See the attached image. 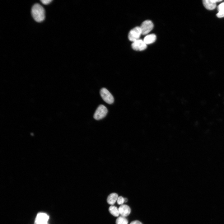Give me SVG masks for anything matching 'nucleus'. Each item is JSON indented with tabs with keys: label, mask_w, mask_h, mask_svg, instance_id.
Wrapping results in <instances>:
<instances>
[{
	"label": "nucleus",
	"mask_w": 224,
	"mask_h": 224,
	"mask_svg": "<svg viewBox=\"0 0 224 224\" xmlns=\"http://www.w3.org/2000/svg\"><path fill=\"white\" fill-rule=\"evenodd\" d=\"M125 202H127V199L126 198H125Z\"/></svg>",
	"instance_id": "nucleus-19"
},
{
	"label": "nucleus",
	"mask_w": 224,
	"mask_h": 224,
	"mask_svg": "<svg viewBox=\"0 0 224 224\" xmlns=\"http://www.w3.org/2000/svg\"><path fill=\"white\" fill-rule=\"evenodd\" d=\"M107 112V108L102 105H100L96 110L93 117L96 120H100L105 117Z\"/></svg>",
	"instance_id": "nucleus-2"
},
{
	"label": "nucleus",
	"mask_w": 224,
	"mask_h": 224,
	"mask_svg": "<svg viewBox=\"0 0 224 224\" xmlns=\"http://www.w3.org/2000/svg\"><path fill=\"white\" fill-rule=\"evenodd\" d=\"M115 222L116 224H128V221L125 217L120 216L117 217Z\"/></svg>",
	"instance_id": "nucleus-13"
},
{
	"label": "nucleus",
	"mask_w": 224,
	"mask_h": 224,
	"mask_svg": "<svg viewBox=\"0 0 224 224\" xmlns=\"http://www.w3.org/2000/svg\"><path fill=\"white\" fill-rule=\"evenodd\" d=\"M31 14L34 19L37 22L42 21L45 18V10L43 7L38 3L33 5L31 9Z\"/></svg>",
	"instance_id": "nucleus-1"
},
{
	"label": "nucleus",
	"mask_w": 224,
	"mask_h": 224,
	"mask_svg": "<svg viewBox=\"0 0 224 224\" xmlns=\"http://www.w3.org/2000/svg\"><path fill=\"white\" fill-rule=\"evenodd\" d=\"M118 195L115 193L110 194L107 198V202L109 204L112 205L117 202L118 198Z\"/></svg>",
	"instance_id": "nucleus-11"
},
{
	"label": "nucleus",
	"mask_w": 224,
	"mask_h": 224,
	"mask_svg": "<svg viewBox=\"0 0 224 224\" xmlns=\"http://www.w3.org/2000/svg\"><path fill=\"white\" fill-rule=\"evenodd\" d=\"M219 0H203V3L205 8L209 10H212L216 7V3L222 1Z\"/></svg>",
	"instance_id": "nucleus-8"
},
{
	"label": "nucleus",
	"mask_w": 224,
	"mask_h": 224,
	"mask_svg": "<svg viewBox=\"0 0 224 224\" xmlns=\"http://www.w3.org/2000/svg\"><path fill=\"white\" fill-rule=\"evenodd\" d=\"M52 1V0H41L40 1L44 4H49Z\"/></svg>",
	"instance_id": "nucleus-17"
},
{
	"label": "nucleus",
	"mask_w": 224,
	"mask_h": 224,
	"mask_svg": "<svg viewBox=\"0 0 224 224\" xmlns=\"http://www.w3.org/2000/svg\"><path fill=\"white\" fill-rule=\"evenodd\" d=\"M120 216L125 217L129 215L131 209L126 204L121 205L118 208Z\"/></svg>",
	"instance_id": "nucleus-9"
},
{
	"label": "nucleus",
	"mask_w": 224,
	"mask_h": 224,
	"mask_svg": "<svg viewBox=\"0 0 224 224\" xmlns=\"http://www.w3.org/2000/svg\"><path fill=\"white\" fill-rule=\"evenodd\" d=\"M142 35H146L150 32L153 29L154 25L150 20H146L142 22L140 26Z\"/></svg>",
	"instance_id": "nucleus-5"
},
{
	"label": "nucleus",
	"mask_w": 224,
	"mask_h": 224,
	"mask_svg": "<svg viewBox=\"0 0 224 224\" xmlns=\"http://www.w3.org/2000/svg\"><path fill=\"white\" fill-rule=\"evenodd\" d=\"M142 33L140 27L137 26L130 31L128 37L130 41L133 42L139 39Z\"/></svg>",
	"instance_id": "nucleus-3"
},
{
	"label": "nucleus",
	"mask_w": 224,
	"mask_h": 224,
	"mask_svg": "<svg viewBox=\"0 0 224 224\" xmlns=\"http://www.w3.org/2000/svg\"><path fill=\"white\" fill-rule=\"evenodd\" d=\"M216 15L218 18L224 17V9L219 11Z\"/></svg>",
	"instance_id": "nucleus-15"
},
{
	"label": "nucleus",
	"mask_w": 224,
	"mask_h": 224,
	"mask_svg": "<svg viewBox=\"0 0 224 224\" xmlns=\"http://www.w3.org/2000/svg\"><path fill=\"white\" fill-rule=\"evenodd\" d=\"M218 11L224 9V2L220 4L218 6Z\"/></svg>",
	"instance_id": "nucleus-16"
},
{
	"label": "nucleus",
	"mask_w": 224,
	"mask_h": 224,
	"mask_svg": "<svg viewBox=\"0 0 224 224\" xmlns=\"http://www.w3.org/2000/svg\"><path fill=\"white\" fill-rule=\"evenodd\" d=\"M156 36L154 34H150L146 35L144 38L143 41L147 44H151L156 41Z\"/></svg>",
	"instance_id": "nucleus-10"
},
{
	"label": "nucleus",
	"mask_w": 224,
	"mask_h": 224,
	"mask_svg": "<svg viewBox=\"0 0 224 224\" xmlns=\"http://www.w3.org/2000/svg\"><path fill=\"white\" fill-rule=\"evenodd\" d=\"M100 94L103 100L107 103L111 104L114 102L113 96L105 88H103L100 89Z\"/></svg>",
	"instance_id": "nucleus-4"
},
{
	"label": "nucleus",
	"mask_w": 224,
	"mask_h": 224,
	"mask_svg": "<svg viewBox=\"0 0 224 224\" xmlns=\"http://www.w3.org/2000/svg\"><path fill=\"white\" fill-rule=\"evenodd\" d=\"M117 202V203L119 205H121L123 204L125 202V198H124L121 196L119 197Z\"/></svg>",
	"instance_id": "nucleus-14"
},
{
	"label": "nucleus",
	"mask_w": 224,
	"mask_h": 224,
	"mask_svg": "<svg viewBox=\"0 0 224 224\" xmlns=\"http://www.w3.org/2000/svg\"><path fill=\"white\" fill-rule=\"evenodd\" d=\"M131 46L133 50L138 51L143 50L147 47V45L143 40L139 39L133 42Z\"/></svg>",
	"instance_id": "nucleus-6"
},
{
	"label": "nucleus",
	"mask_w": 224,
	"mask_h": 224,
	"mask_svg": "<svg viewBox=\"0 0 224 224\" xmlns=\"http://www.w3.org/2000/svg\"><path fill=\"white\" fill-rule=\"evenodd\" d=\"M130 224H142L140 221L138 220H135L132 221Z\"/></svg>",
	"instance_id": "nucleus-18"
},
{
	"label": "nucleus",
	"mask_w": 224,
	"mask_h": 224,
	"mask_svg": "<svg viewBox=\"0 0 224 224\" xmlns=\"http://www.w3.org/2000/svg\"><path fill=\"white\" fill-rule=\"evenodd\" d=\"M109 210L110 213L114 217H119L120 215L119 209L113 205L109 207Z\"/></svg>",
	"instance_id": "nucleus-12"
},
{
	"label": "nucleus",
	"mask_w": 224,
	"mask_h": 224,
	"mask_svg": "<svg viewBox=\"0 0 224 224\" xmlns=\"http://www.w3.org/2000/svg\"><path fill=\"white\" fill-rule=\"evenodd\" d=\"M49 217L46 213L40 212L38 213L35 220V224H45L47 223Z\"/></svg>",
	"instance_id": "nucleus-7"
},
{
	"label": "nucleus",
	"mask_w": 224,
	"mask_h": 224,
	"mask_svg": "<svg viewBox=\"0 0 224 224\" xmlns=\"http://www.w3.org/2000/svg\"><path fill=\"white\" fill-rule=\"evenodd\" d=\"M48 224V223H46V224Z\"/></svg>",
	"instance_id": "nucleus-20"
}]
</instances>
